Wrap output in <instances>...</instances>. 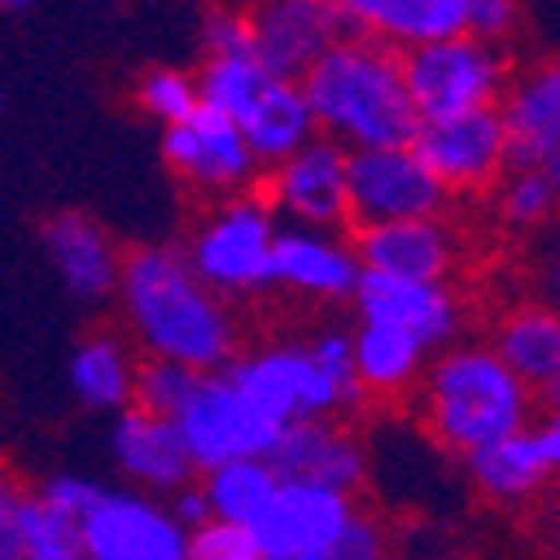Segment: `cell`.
Here are the masks:
<instances>
[{
	"label": "cell",
	"mask_w": 560,
	"mask_h": 560,
	"mask_svg": "<svg viewBox=\"0 0 560 560\" xmlns=\"http://www.w3.org/2000/svg\"><path fill=\"white\" fill-rule=\"evenodd\" d=\"M121 337L139 359L179 363L189 372H224L243 354V323L189 269L179 243H139L121 256L117 296Z\"/></svg>",
	"instance_id": "6da1fadb"
},
{
	"label": "cell",
	"mask_w": 560,
	"mask_h": 560,
	"mask_svg": "<svg viewBox=\"0 0 560 560\" xmlns=\"http://www.w3.org/2000/svg\"><path fill=\"white\" fill-rule=\"evenodd\" d=\"M417 422L435 448L471 457L498 440L538 427V395L506 372V363L485 341H457L435 354L412 390Z\"/></svg>",
	"instance_id": "7a4b0ae2"
},
{
	"label": "cell",
	"mask_w": 560,
	"mask_h": 560,
	"mask_svg": "<svg viewBox=\"0 0 560 560\" xmlns=\"http://www.w3.org/2000/svg\"><path fill=\"white\" fill-rule=\"evenodd\" d=\"M314 130L346 153L404 149L417 135V113L404 90V63L395 50L341 32L323 59L301 77Z\"/></svg>",
	"instance_id": "3957f363"
},
{
	"label": "cell",
	"mask_w": 560,
	"mask_h": 560,
	"mask_svg": "<svg viewBox=\"0 0 560 560\" xmlns=\"http://www.w3.org/2000/svg\"><path fill=\"white\" fill-rule=\"evenodd\" d=\"M224 372L283 431L296 422H346L363 408L350 359V328H337V323H323L310 337L260 341Z\"/></svg>",
	"instance_id": "277c9868"
},
{
	"label": "cell",
	"mask_w": 560,
	"mask_h": 560,
	"mask_svg": "<svg viewBox=\"0 0 560 560\" xmlns=\"http://www.w3.org/2000/svg\"><path fill=\"white\" fill-rule=\"evenodd\" d=\"M202 108H215L238 126L252 158L269 171L296 149H305L314 130L310 104L301 95V81L273 77L256 59H202L198 68Z\"/></svg>",
	"instance_id": "5b68a950"
},
{
	"label": "cell",
	"mask_w": 560,
	"mask_h": 560,
	"mask_svg": "<svg viewBox=\"0 0 560 560\" xmlns=\"http://www.w3.org/2000/svg\"><path fill=\"white\" fill-rule=\"evenodd\" d=\"M265 560H386V529L359 498L283 480L256 525Z\"/></svg>",
	"instance_id": "8992f818"
},
{
	"label": "cell",
	"mask_w": 560,
	"mask_h": 560,
	"mask_svg": "<svg viewBox=\"0 0 560 560\" xmlns=\"http://www.w3.org/2000/svg\"><path fill=\"white\" fill-rule=\"evenodd\" d=\"M278 215L256 194H238L224 202H207L202 215L189 224V238L179 243L189 269L220 296V301H256L269 288V265L278 243Z\"/></svg>",
	"instance_id": "52a82bcc"
},
{
	"label": "cell",
	"mask_w": 560,
	"mask_h": 560,
	"mask_svg": "<svg viewBox=\"0 0 560 560\" xmlns=\"http://www.w3.org/2000/svg\"><path fill=\"white\" fill-rule=\"evenodd\" d=\"M399 63H404V90H408L417 121L489 113V108H498L511 72H516L506 50L485 45L476 36L422 45V50L399 55Z\"/></svg>",
	"instance_id": "ba28073f"
},
{
	"label": "cell",
	"mask_w": 560,
	"mask_h": 560,
	"mask_svg": "<svg viewBox=\"0 0 560 560\" xmlns=\"http://www.w3.org/2000/svg\"><path fill=\"white\" fill-rule=\"evenodd\" d=\"M184 448H189L198 476L215 471L229 462H252V457H269L283 427H273L269 417L229 382V372H207L194 382L189 399L179 404V412L171 417Z\"/></svg>",
	"instance_id": "9c48e42d"
},
{
	"label": "cell",
	"mask_w": 560,
	"mask_h": 560,
	"mask_svg": "<svg viewBox=\"0 0 560 560\" xmlns=\"http://www.w3.org/2000/svg\"><path fill=\"white\" fill-rule=\"evenodd\" d=\"M162 162L184 189L207 202L256 194L265 179V166L252 158L238 126L215 108H198L189 121L162 130Z\"/></svg>",
	"instance_id": "30bf717a"
},
{
	"label": "cell",
	"mask_w": 560,
	"mask_h": 560,
	"mask_svg": "<svg viewBox=\"0 0 560 560\" xmlns=\"http://www.w3.org/2000/svg\"><path fill=\"white\" fill-rule=\"evenodd\" d=\"M350 153L332 139L314 135L305 149L265 171L260 198L273 207L278 224L346 233L350 229V189H346Z\"/></svg>",
	"instance_id": "8fae6325"
},
{
	"label": "cell",
	"mask_w": 560,
	"mask_h": 560,
	"mask_svg": "<svg viewBox=\"0 0 560 560\" xmlns=\"http://www.w3.org/2000/svg\"><path fill=\"white\" fill-rule=\"evenodd\" d=\"M85 560H189L184 529L162 498L135 493L126 485H104L81 516Z\"/></svg>",
	"instance_id": "7c38bea8"
},
{
	"label": "cell",
	"mask_w": 560,
	"mask_h": 560,
	"mask_svg": "<svg viewBox=\"0 0 560 560\" xmlns=\"http://www.w3.org/2000/svg\"><path fill=\"white\" fill-rule=\"evenodd\" d=\"M346 189H350V229L431 220L444 215V207L453 202L435 184V175L422 166V158L412 153V144L350 153Z\"/></svg>",
	"instance_id": "4fadbf2b"
},
{
	"label": "cell",
	"mask_w": 560,
	"mask_h": 560,
	"mask_svg": "<svg viewBox=\"0 0 560 560\" xmlns=\"http://www.w3.org/2000/svg\"><path fill=\"white\" fill-rule=\"evenodd\" d=\"M412 153L422 158V166L435 175V184L448 198L493 194V184L511 171L498 108L448 121H422L412 135Z\"/></svg>",
	"instance_id": "5bb4252c"
},
{
	"label": "cell",
	"mask_w": 560,
	"mask_h": 560,
	"mask_svg": "<svg viewBox=\"0 0 560 560\" xmlns=\"http://www.w3.org/2000/svg\"><path fill=\"white\" fill-rule=\"evenodd\" d=\"M354 323H382L412 337L431 359L462 341L466 301L457 283H408V278L363 273L354 288Z\"/></svg>",
	"instance_id": "9a60e30c"
},
{
	"label": "cell",
	"mask_w": 560,
	"mask_h": 560,
	"mask_svg": "<svg viewBox=\"0 0 560 560\" xmlns=\"http://www.w3.org/2000/svg\"><path fill=\"white\" fill-rule=\"evenodd\" d=\"M363 278V265L354 256L350 233H318V229H278L269 288L292 301L310 305H346L354 301V288Z\"/></svg>",
	"instance_id": "2e32d148"
},
{
	"label": "cell",
	"mask_w": 560,
	"mask_h": 560,
	"mask_svg": "<svg viewBox=\"0 0 560 560\" xmlns=\"http://www.w3.org/2000/svg\"><path fill=\"white\" fill-rule=\"evenodd\" d=\"M108 457L126 489L149 498H175L198 485V466L184 448L171 417H153L144 408H126L108 422Z\"/></svg>",
	"instance_id": "e0dca14e"
},
{
	"label": "cell",
	"mask_w": 560,
	"mask_h": 560,
	"mask_svg": "<svg viewBox=\"0 0 560 560\" xmlns=\"http://www.w3.org/2000/svg\"><path fill=\"white\" fill-rule=\"evenodd\" d=\"M350 243L363 273L408 278V283H453L462 265V233L448 215L354 229Z\"/></svg>",
	"instance_id": "ac0fdd59"
},
{
	"label": "cell",
	"mask_w": 560,
	"mask_h": 560,
	"mask_svg": "<svg viewBox=\"0 0 560 560\" xmlns=\"http://www.w3.org/2000/svg\"><path fill=\"white\" fill-rule=\"evenodd\" d=\"M498 121L506 135L511 166L525 171H551L560 158V55L534 59L511 72Z\"/></svg>",
	"instance_id": "d6986e66"
},
{
	"label": "cell",
	"mask_w": 560,
	"mask_h": 560,
	"mask_svg": "<svg viewBox=\"0 0 560 560\" xmlns=\"http://www.w3.org/2000/svg\"><path fill=\"white\" fill-rule=\"evenodd\" d=\"M247 27H252V59L288 81H301L323 59V50L341 36L332 0H265V5H247Z\"/></svg>",
	"instance_id": "ffe728a7"
},
{
	"label": "cell",
	"mask_w": 560,
	"mask_h": 560,
	"mask_svg": "<svg viewBox=\"0 0 560 560\" xmlns=\"http://www.w3.org/2000/svg\"><path fill=\"white\" fill-rule=\"evenodd\" d=\"M40 247H45V260L55 265L63 292L77 305H108L117 296L126 252L90 211H77V207L55 211L40 224Z\"/></svg>",
	"instance_id": "44dd1931"
},
{
	"label": "cell",
	"mask_w": 560,
	"mask_h": 560,
	"mask_svg": "<svg viewBox=\"0 0 560 560\" xmlns=\"http://www.w3.org/2000/svg\"><path fill=\"white\" fill-rule=\"evenodd\" d=\"M269 466L278 471V480L318 485L359 498V489L372 476V453L359 440V431L346 422H296L278 435Z\"/></svg>",
	"instance_id": "7402d4cb"
},
{
	"label": "cell",
	"mask_w": 560,
	"mask_h": 560,
	"mask_svg": "<svg viewBox=\"0 0 560 560\" xmlns=\"http://www.w3.org/2000/svg\"><path fill=\"white\" fill-rule=\"evenodd\" d=\"M341 32L368 36L395 55L466 36V0H332Z\"/></svg>",
	"instance_id": "603a6c76"
},
{
	"label": "cell",
	"mask_w": 560,
	"mask_h": 560,
	"mask_svg": "<svg viewBox=\"0 0 560 560\" xmlns=\"http://www.w3.org/2000/svg\"><path fill=\"white\" fill-rule=\"evenodd\" d=\"M139 363L144 359L121 337V328H95L68 354V390L85 412L117 417V412L135 408Z\"/></svg>",
	"instance_id": "cb8c5ba5"
},
{
	"label": "cell",
	"mask_w": 560,
	"mask_h": 560,
	"mask_svg": "<svg viewBox=\"0 0 560 560\" xmlns=\"http://www.w3.org/2000/svg\"><path fill=\"white\" fill-rule=\"evenodd\" d=\"M350 359L363 404H399L412 399L417 382L431 363V354L412 337L382 328V323H354L350 328Z\"/></svg>",
	"instance_id": "d4e9b609"
},
{
	"label": "cell",
	"mask_w": 560,
	"mask_h": 560,
	"mask_svg": "<svg viewBox=\"0 0 560 560\" xmlns=\"http://www.w3.org/2000/svg\"><path fill=\"white\" fill-rule=\"evenodd\" d=\"M485 346L506 363V372H516V377L538 395L560 372V314H551L538 301L506 305L493 318Z\"/></svg>",
	"instance_id": "484cf974"
},
{
	"label": "cell",
	"mask_w": 560,
	"mask_h": 560,
	"mask_svg": "<svg viewBox=\"0 0 560 560\" xmlns=\"http://www.w3.org/2000/svg\"><path fill=\"white\" fill-rule=\"evenodd\" d=\"M462 471H466V485L493 506H521V502L538 498L542 485L551 480L547 457H542L534 431L498 440V444H489L471 457H462Z\"/></svg>",
	"instance_id": "4316f807"
},
{
	"label": "cell",
	"mask_w": 560,
	"mask_h": 560,
	"mask_svg": "<svg viewBox=\"0 0 560 560\" xmlns=\"http://www.w3.org/2000/svg\"><path fill=\"white\" fill-rule=\"evenodd\" d=\"M278 485H283V480H278L269 457L229 462V466H215V471H202L198 476V489L207 498L211 521L243 525V529H256L260 525V516L269 511Z\"/></svg>",
	"instance_id": "83f0119b"
},
{
	"label": "cell",
	"mask_w": 560,
	"mask_h": 560,
	"mask_svg": "<svg viewBox=\"0 0 560 560\" xmlns=\"http://www.w3.org/2000/svg\"><path fill=\"white\" fill-rule=\"evenodd\" d=\"M493 220L506 233H542L560 220V184L551 171L511 166L493 184Z\"/></svg>",
	"instance_id": "f1b7e54d"
},
{
	"label": "cell",
	"mask_w": 560,
	"mask_h": 560,
	"mask_svg": "<svg viewBox=\"0 0 560 560\" xmlns=\"http://www.w3.org/2000/svg\"><path fill=\"white\" fill-rule=\"evenodd\" d=\"M19 556L23 560H85L81 521L27 489L19 506Z\"/></svg>",
	"instance_id": "f546056e"
},
{
	"label": "cell",
	"mask_w": 560,
	"mask_h": 560,
	"mask_svg": "<svg viewBox=\"0 0 560 560\" xmlns=\"http://www.w3.org/2000/svg\"><path fill=\"white\" fill-rule=\"evenodd\" d=\"M135 108L144 113L153 126L171 130L179 121H189L198 108H202V95H198V72L189 68H175V63H153L139 72L135 81Z\"/></svg>",
	"instance_id": "4dcf8cb0"
},
{
	"label": "cell",
	"mask_w": 560,
	"mask_h": 560,
	"mask_svg": "<svg viewBox=\"0 0 560 560\" xmlns=\"http://www.w3.org/2000/svg\"><path fill=\"white\" fill-rule=\"evenodd\" d=\"M198 377H202V372H189L179 363L144 359V363H139V377H135V408H144L153 417H175L179 404L189 399Z\"/></svg>",
	"instance_id": "1f68e13d"
},
{
	"label": "cell",
	"mask_w": 560,
	"mask_h": 560,
	"mask_svg": "<svg viewBox=\"0 0 560 560\" xmlns=\"http://www.w3.org/2000/svg\"><path fill=\"white\" fill-rule=\"evenodd\" d=\"M189 560H265V556H260L256 529L207 521L189 534Z\"/></svg>",
	"instance_id": "d6a6232c"
},
{
	"label": "cell",
	"mask_w": 560,
	"mask_h": 560,
	"mask_svg": "<svg viewBox=\"0 0 560 560\" xmlns=\"http://www.w3.org/2000/svg\"><path fill=\"white\" fill-rule=\"evenodd\" d=\"M202 59H252L247 10H207L202 14Z\"/></svg>",
	"instance_id": "836d02e7"
},
{
	"label": "cell",
	"mask_w": 560,
	"mask_h": 560,
	"mask_svg": "<svg viewBox=\"0 0 560 560\" xmlns=\"http://www.w3.org/2000/svg\"><path fill=\"white\" fill-rule=\"evenodd\" d=\"M525 10L516 0H466V36H476L485 45L506 50V40L521 32Z\"/></svg>",
	"instance_id": "e575fe53"
},
{
	"label": "cell",
	"mask_w": 560,
	"mask_h": 560,
	"mask_svg": "<svg viewBox=\"0 0 560 560\" xmlns=\"http://www.w3.org/2000/svg\"><path fill=\"white\" fill-rule=\"evenodd\" d=\"M23 485L0 471V560H23L19 556V506H23Z\"/></svg>",
	"instance_id": "d590c367"
},
{
	"label": "cell",
	"mask_w": 560,
	"mask_h": 560,
	"mask_svg": "<svg viewBox=\"0 0 560 560\" xmlns=\"http://www.w3.org/2000/svg\"><path fill=\"white\" fill-rule=\"evenodd\" d=\"M529 288H534V296H529V301H538V305H547L551 314H560V256H551V252H547V256H538Z\"/></svg>",
	"instance_id": "8d00e7d4"
},
{
	"label": "cell",
	"mask_w": 560,
	"mask_h": 560,
	"mask_svg": "<svg viewBox=\"0 0 560 560\" xmlns=\"http://www.w3.org/2000/svg\"><path fill=\"white\" fill-rule=\"evenodd\" d=\"M166 506H171V516L184 525V529H198V525H207L211 521V511H207V498H202V489L198 485H189V489H179L175 498H166Z\"/></svg>",
	"instance_id": "74e56055"
},
{
	"label": "cell",
	"mask_w": 560,
	"mask_h": 560,
	"mask_svg": "<svg viewBox=\"0 0 560 560\" xmlns=\"http://www.w3.org/2000/svg\"><path fill=\"white\" fill-rule=\"evenodd\" d=\"M534 435H538V448H542V457H547V471L560 476V412H542L538 427H534Z\"/></svg>",
	"instance_id": "f35d334b"
},
{
	"label": "cell",
	"mask_w": 560,
	"mask_h": 560,
	"mask_svg": "<svg viewBox=\"0 0 560 560\" xmlns=\"http://www.w3.org/2000/svg\"><path fill=\"white\" fill-rule=\"evenodd\" d=\"M538 412H560V372L538 390Z\"/></svg>",
	"instance_id": "ab89813d"
},
{
	"label": "cell",
	"mask_w": 560,
	"mask_h": 560,
	"mask_svg": "<svg viewBox=\"0 0 560 560\" xmlns=\"http://www.w3.org/2000/svg\"><path fill=\"white\" fill-rule=\"evenodd\" d=\"M0 14H32V5H27V0H5V5H0Z\"/></svg>",
	"instance_id": "60d3db41"
},
{
	"label": "cell",
	"mask_w": 560,
	"mask_h": 560,
	"mask_svg": "<svg viewBox=\"0 0 560 560\" xmlns=\"http://www.w3.org/2000/svg\"><path fill=\"white\" fill-rule=\"evenodd\" d=\"M551 256H560V220H556V229H551V247H547Z\"/></svg>",
	"instance_id": "b9f144b4"
},
{
	"label": "cell",
	"mask_w": 560,
	"mask_h": 560,
	"mask_svg": "<svg viewBox=\"0 0 560 560\" xmlns=\"http://www.w3.org/2000/svg\"><path fill=\"white\" fill-rule=\"evenodd\" d=\"M551 175H556V184H560V158H556V166H551Z\"/></svg>",
	"instance_id": "7bdbcfd3"
},
{
	"label": "cell",
	"mask_w": 560,
	"mask_h": 560,
	"mask_svg": "<svg viewBox=\"0 0 560 560\" xmlns=\"http://www.w3.org/2000/svg\"><path fill=\"white\" fill-rule=\"evenodd\" d=\"M0 113H5V90H0Z\"/></svg>",
	"instance_id": "ee69618b"
},
{
	"label": "cell",
	"mask_w": 560,
	"mask_h": 560,
	"mask_svg": "<svg viewBox=\"0 0 560 560\" xmlns=\"http://www.w3.org/2000/svg\"><path fill=\"white\" fill-rule=\"evenodd\" d=\"M431 560H453V556H431Z\"/></svg>",
	"instance_id": "f6af8a7d"
}]
</instances>
